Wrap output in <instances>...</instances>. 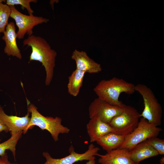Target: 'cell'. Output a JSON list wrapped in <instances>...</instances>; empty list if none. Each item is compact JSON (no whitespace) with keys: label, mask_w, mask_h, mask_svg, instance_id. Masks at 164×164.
Wrapping results in <instances>:
<instances>
[{"label":"cell","mask_w":164,"mask_h":164,"mask_svg":"<svg viewBox=\"0 0 164 164\" xmlns=\"http://www.w3.org/2000/svg\"><path fill=\"white\" fill-rule=\"evenodd\" d=\"M23 44V46L31 48L29 62L38 61L44 67L46 73L45 84L46 86L49 85L53 77L56 52L51 48L44 38L33 34L24 39Z\"/></svg>","instance_id":"cell-1"},{"label":"cell","mask_w":164,"mask_h":164,"mask_svg":"<svg viewBox=\"0 0 164 164\" xmlns=\"http://www.w3.org/2000/svg\"><path fill=\"white\" fill-rule=\"evenodd\" d=\"M135 87L134 84L123 79L114 77L109 80H101L93 90L97 97L112 105L123 107L125 104L119 99L120 94L123 93L133 94Z\"/></svg>","instance_id":"cell-2"},{"label":"cell","mask_w":164,"mask_h":164,"mask_svg":"<svg viewBox=\"0 0 164 164\" xmlns=\"http://www.w3.org/2000/svg\"><path fill=\"white\" fill-rule=\"evenodd\" d=\"M27 110L31 114L29 122L23 131L26 133L28 130L34 126L39 127L42 130H46L50 134L55 141L58 140L60 134H67L70 129L61 124L62 119L58 117L53 118L45 116L40 113L37 108L33 104H30L27 99Z\"/></svg>","instance_id":"cell-3"},{"label":"cell","mask_w":164,"mask_h":164,"mask_svg":"<svg viewBox=\"0 0 164 164\" xmlns=\"http://www.w3.org/2000/svg\"><path fill=\"white\" fill-rule=\"evenodd\" d=\"M135 91L142 96L143 101L144 108L140 114L141 117L157 126L160 125L162 109L153 91L149 87L142 84L135 85Z\"/></svg>","instance_id":"cell-4"},{"label":"cell","mask_w":164,"mask_h":164,"mask_svg":"<svg viewBox=\"0 0 164 164\" xmlns=\"http://www.w3.org/2000/svg\"><path fill=\"white\" fill-rule=\"evenodd\" d=\"M140 118V114L135 108L125 105L123 111L108 124L113 132L126 137L137 127Z\"/></svg>","instance_id":"cell-5"},{"label":"cell","mask_w":164,"mask_h":164,"mask_svg":"<svg viewBox=\"0 0 164 164\" xmlns=\"http://www.w3.org/2000/svg\"><path fill=\"white\" fill-rule=\"evenodd\" d=\"M162 130L161 128L151 124L141 117L136 128L127 136L120 148L129 151L137 145L150 138L157 137Z\"/></svg>","instance_id":"cell-6"},{"label":"cell","mask_w":164,"mask_h":164,"mask_svg":"<svg viewBox=\"0 0 164 164\" xmlns=\"http://www.w3.org/2000/svg\"><path fill=\"white\" fill-rule=\"evenodd\" d=\"M9 6L11 11L10 17L14 19L18 28L16 35L19 39H23L26 34L29 36L32 35V29L35 26L47 23L49 21L48 19L41 16L24 14L18 11L14 6Z\"/></svg>","instance_id":"cell-7"},{"label":"cell","mask_w":164,"mask_h":164,"mask_svg":"<svg viewBox=\"0 0 164 164\" xmlns=\"http://www.w3.org/2000/svg\"><path fill=\"white\" fill-rule=\"evenodd\" d=\"M100 150L99 147H95L91 143L89 145L88 149L85 152L79 153L74 151V148L71 145L69 150L70 154L59 159L54 158L48 152H44L42 155L45 158L46 161L43 164H73L79 161L89 160L95 159V156L97 155Z\"/></svg>","instance_id":"cell-8"},{"label":"cell","mask_w":164,"mask_h":164,"mask_svg":"<svg viewBox=\"0 0 164 164\" xmlns=\"http://www.w3.org/2000/svg\"><path fill=\"white\" fill-rule=\"evenodd\" d=\"M124 107H120L112 105L97 97L92 102L89 107V117L90 118H97L108 123L114 117L123 111Z\"/></svg>","instance_id":"cell-9"},{"label":"cell","mask_w":164,"mask_h":164,"mask_svg":"<svg viewBox=\"0 0 164 164\" xmlns=\"http://www.w3.org/2000/svg\"><path fill=\"white\" fill-rule=\"evenodd\" d=\"M71 58L76 63V69L85 73H96L102 70L101 65L91 58L84 51L75 50Z\"/></svg>","instance_id":"cell-10"},{"label":"cell","mask_w":164,"mask_h":164,"mask_svg":"<svg viewBox=\"0 0 164 164\" xmlns=\"http://www.w3.org/2000/svg\"><path fill=\"white\" fill-rule=\"evenodd\" d=\"M28 111L24 116L9 115L6 114L0 105V120L6 126L11 134L23 131L28 125L30 119Z\"/></svg>","instance_id":"cell-11"},{"label":"cell","mask_w":164,"mask_h":164,"mask_svg":"<svg viewBox=\"0 0 164 164\" xmlns=\"http://www.w3.org/2000/svg\"><path fill=\"white\" fill-rule=\"evenodd\" d=\"M16 29L14 23L11 22L9 23L3 33L2 39L4 41L5 46L4 52L8 56H12L21 59L22 55L20 50L17 44V38Z\"/></svg>","instance_id":"cell-12"},{"label":"cell","mask_w":164,"mask_h":164,"mask_svg":"<svg viewBox=\"0 0 164 164\" xmlns=\"http://www.w3.org/2000/svg\"><path fill=\"white\" fill-rule=\"evenodd\" d=\"M97 156L101 164H135L130 157L129 151L125 149H114L104 155L98 153Z\"/></svg>","instance_id":"cell-13"},{"label":"cell","mask_w":164,"mask_h":164,"mask_svg":"<svg viewBox=\"0 0 164 164\" xmlns=\"http://www.w3.org/2000/svg\"><path fill=\"white\" fill-rule=\"evenodd\" d=\"M86 128L91 142H96L106 134L113 132V129L108 123L96 117L90 118Z\"/></svg>","instance_id":"cell-14"},{"label":"cell","mask_w":164,"mask_h":164,"mask_svg":"<svg viewBox=\"0 0 164 164\" xmlns=\"http://www.w3.org/2000/svg\"><path fill=\"white\" fill-rule=\"evenodd\" d=\"M130 157L135 164L145 159L156 156L159 155L145 140L137 145L129 151Z\"/></svg>","instance_id":"cell-15"},{"label":"cell","mask_w":164,"mask_h":164,"mask_svg":"<svg viewBox=\"0 0 164 164\" xmlns=\"http://www.w3.org/2000/svg\"><path fill=\"white\" fill-rule=\"evenodd\" d=\"M126 136L113 132L109 133L97 140V143L107 152L119 149Z\"/></svg>","instance_id":"cell-16"},{"label":"cell","mask_w":164,"mask_h":164,"mask_svg":"<svg viewBox=\"0 0 164 164\" xmlns=\"http://www.w3.org/2000/svg\"><path fill=\"white\" fill-rule=\"evenodd\" d=\"M85 73L76 69L68 77L67 84L68 93L71 95L76 97L78 95L83 85Z\"/></svg>","instance_id":"cell-17"},{"label":"cell","mask_w":164,"mask_h":164,"mask_svg":"<svg viewBox=\"0 0 164 164\" xmlns=\"http://www.w3.org/2000/svg\"><path fill=\"white\" fill-rule=\"evenodd\" d=\"M23 131L11 133V137L7 140L0 143V156L4 155L7 150H10L15 160L16 146L19 140L21 138Z\"/></svg>","instance_id":"cell-18"},{"label":"cell","mask_w":164,"mask_h":164,"mask_svg":"<svg viewBox=\"0 0 164 164\" xmlns=\"http://www.w3.org/2000/svg\"><path fill=\"white\" fill-rule=\"evenodd\" d=\"M10 6L6 4L0 3V36L4 33L9 24L8 20L11 13Z\"/></svg>","instance_id":"cell-19"},{"label":"cell","mask_w":164,"mask_h":164,"mask_svg":"<svg viewBox=\"0 0 164 164\" xmlns=\"http://www.w3.org/2000/svg\"><path fill=\"white\" fill-rule=\"evenodd\" d=\"M147 142L158 153L159 155L164 154V140L153 137L146 140Z\"/></svg>","instance_id":"cell-20"},{"label":"cell","mask_w":164,"mask_h":164,"mask_svg":"<svg viewBox=\"0 0 164 164\" xmlns=\"http://www.w3.org/2000/svg\"><path fill=\"white\" fill-rule=\"evenodd\" d=\"M6 4L9 6H14L19 5L25 8L27 10L29 15H32L33 10L32 9L30 5L31 2L36 3V0H7Z\"/></svg>","instance_id":"cell-21"},{"label":"cell","mask_w":164,"mask_h":164,"mask_svg":"<svg viewBox=\"0 0 164 164\" xmlns=\"http://www.w3.org/2000/svg\"><path fill=\"white\" fill-rule=\"evenodd\" d=\"M0 164H18L17 163H11L8 160L7 153L0 156Z\"/></svg>","instance_id":"cell-22"},{"label":"cell","mask_w":164,"mask_h":164,"mask_svg":"<svg viewBox=\"0 0 164 164\" xmlns=\"http://www.w3.org/2000/svg\"><path fill=\"white\" fill-rule=\"evenodd\" d=\"M3 131L7 132L9 130L6 126L0 120V132ZM1 141L0 139V141Z\"/></svg>","instance_id":"cell-23"},{"label":"cell","mask_w":164,"mask_h":164,"mask_svg":"<svg viewBox=\"0 0 164 164\" xmlns=\"http://www.w3.org/2000/svg\"><path fill=\"white\" fill-rule=\"evenodd\" d=\"M86 164H95V159L88 160V161L86 163Z\"/></svg>","instance_id":"cell-24"},{"label":"cell","mask_w":164,"mask_h":164,"mask_svg":"<svg viewBox=\"0 0 164 164\" xmlns=\"http://www.w3.org/2000/svg\"><path fill=\"white\" fill-rule=\"evenodd\" d=\"M160 163L161 164H164V157H162L159 160Z\"/></svg>","instance_id":"cell-25"},{"label":"cell","mask_w":164,"mask_h":164,"mask_svg":"<svg viewBox=\"0 0 164 164\" xmlns=\"http://www.w3.org/2000/svg\"><path fill=\"white\" fill-rule=\"evenodd\" d=\"M5 1V0H0V3H2L3 2Z\"/></svg>","instance_id":"cell-26"}]
</instances>
